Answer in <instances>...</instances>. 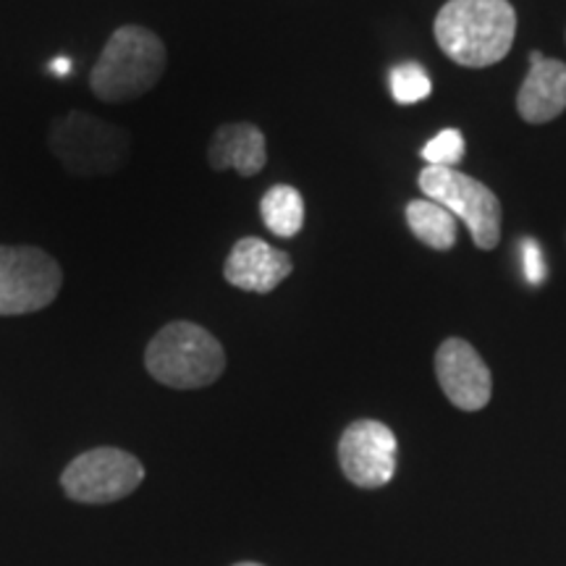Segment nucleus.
<instances>
[{
	"label": "nucleus",
	"instance_id": "1",
	"mask_svg": "<svg viewBox=\"0 0 566 566\" xmlns=\"http://www.w3.org/2000/svg\"><path fill=\"white\" fill-rule=\"evenodd\" d=\"M433 32L438 48L459 66L485 69L512 51L516 11L509 0H449Z\"/></svg>",
	"mask_w": 566,
	"mask_h": 566
},
{
	"label": "nucleus",
	"instance_id": "2",
	"mask_svg": "<svg viewBox=\"0 0 566 566\" xmlns=\"http://www.w3.org/2000/svg\"><path fill=\"white\" fill-rule=\"evenodd\" d=\"M163 40L145 27H122L111 34L90 74V87L103 103H132L147 95L166 74Z\"/></svg>",
	"mask_w": 566,
	"mask_h": 566
},
{
	"label": "nucleus",
	"instance_id": "3",
	"mask_svg": "<svg viewBox=\"0 0 566 566\" xmlns=\"http://www.w3.org/2000/svg\"><path fill=\"white\" fill-rule=\"evenodd\" d=\"M145 367L163 386L195 391L221 378L226 370V352L208 328L189 321H176L160 328L147 344Z\"/></svg>",
	"mask_w": 566,
	"mask_h": 566
},
{
	"label": "nucleus",
	"instance_id": "4",
	"mask_svg": "<svg viewBox=\"0 0 566 566\" xmlns=\"http://www.w3.org/2000/svg\"><path fill=\"white\" fill-rule=\"evenodd\" d=\"M48 142H51L55 158L76 176L118 171L126 166L132 145L129 132L76 111L55 118Z\"/></svg>",
	"mask_w": 566,
	"mask_h": 566
},
{
	"label": "nucleus",
	"instance_id": "5",
	"mask_svg": "<svg viewBox=\"0 0 566 566\" xmlns=\"http://www.w3.org/2000/svg\"><path fill=\"white\" fill-rule=\"evenodd\" d=\"M422 195L443 205L457 221L472 233L478 250H493L501 239V202L483 181L472 179L457 168L424 166L420 179Z\"/></svg>",
	"mask_w": 566,
	"mask_h": 566
},
{
	"label": "nucleus",
	"instance_id": "6",
	"mask_svg": "<svg viewBox=\"0 0 566 566\" xmlns=\"http://www.w3.org/2000/svg\"><path fill=\"white\" fill-rule=\"evenodd\" d=\"M63 286L59 260L38 247L0 244V315H30L55 302Z\"/></svg>",
	"mask_w": 566,
	"mask_h": 566
},
{
	"label": "nucleus",
	"instance_id": "7",
	"mask_svg": "<svg viewBox=\"0 0 566 566\" xmlns=\"http://www.w3.org/2000/svg\"><path fill=\"white\" fill-rule=\"evenodd\" d=\"M145 480V467L134 454L113 446L84 451L63 470L61 488L76 504H113L132 495Z\"/></svg>",
	"mask_w": 566,
	"mask_h": 566
},
{
	"label": "nucleus",
	"instance_id": "8",
	"mask_svg": "<svg viewBox=\"0 0 566 566\" xmlns=\"http://www.w3.org/2000/svg\"><path fill=\"white\" fill-rule=\"evenodd\" d=\"M338 464L352 485L378 491L388 485L399 464V441L394 430L378 420H357L338 441Z\"/></svg>",
	"mask_w": 566,
	"mask_h": 566
},
{
	"label": "nucleus",
	"instance_id": "9",
	"mask_svg": "<svg viewBox=\"0 0 566 566\" xmlns=\"http://www.w3.org/2000/svg\"><path fill=\"white\" fill-rule=\"evenodd\" d=\"M436 378L446 399L462 412H480L493 396V378L475 346L446 338L436 352Z\"/></svg>",
	"mask_w": 566,
	"mask_h": 566
},
{
	"label": "nucleus",
	"instance_id": "10",
	"mask_svg": "<svg viewBox=\"0 0 566 566\" xmlns=\"http://www.w3.org/2000/svg\"><path fill=\"white\" fill-rule=\"evenodd\" d=\"M292 271L294 263L286 252L275 250L258 237H247L233 244L223 265V279L242 292L271 294Z\"/></svg>",
	"mask_w": 566,
	"mask_h": 566
},
{
	"label": "nucleus",
	"instance_id": "11",
	"mask_svg": "<svg viewBox=\"0 0 566 566\" xmlns=\"http://www.w3.org/2000/svg\"><path fill=\"white\" fill-rule=\"evenodd\" d=\"M516 111L527 124H548L566 111V63L530 55V71L516 95Z\"/></svg>",
	"mask_w": 566,
	"mask_h": 566
},
{
	"label": "nucleus",
	"instance_id": "12",
	"mask_svg": "<svg viewBox=\"0 0 566 566\" xmlns=\"http://www.w3.org/2000/svg\"><path fill=\"white\" fill-rule=\"evenodd\" d=\"M208 163L216 171L233 168L239 176H258L268 163L265 134L254 124H226L212 134L208 147Z\"/></svg>",
	"mask_w": 566,
	"mask_h": 566
},
{
	"label": "nucleus",
	"instance_id": "13",
	"mask_svg": "<svg viewBox=\"0 0 566 566\" xmlns=\"http://www.w3.org/2000/svg\"><path fill=\"white\" fill-rule=\"evenodd\" d=\"M407 226L422 244L430 247V250L446 252L457 242V218L451 216L443 205H438L433 200L409 202Z\"/></svg>",
	"mask_w": 566,
	"mask_h": 566
},
{
	"label": "nucleus",
	"instance_id": "14",
	"mask_svg": "<svg viewBox=\"0 0 566 566\" xmlns=\"http://www.w3.org/2000/svg\"><path fill=\"white\" fill-rule=\"evenodd\" d=\"M260 216L268 231L281 239H292L302 231L304 226V200L289 184L271 187L260 202Z\"/></svg>",
	"mask_w": 566,
	"mask_h": 566
},
{
	"label": "nucleus",
	"instance_id": "15",
	"mask_svg": "<svg viewBox=\"0 0 566 566\" xmlns=\"http://www.w3.org/2000/svg\"><path fill=\"white\" fill-rule=\"evenodd\" d=\"M433 84H430L428 71L420 63H401L391 71V92L394 101L399 105H415L430 95Z\"/></svg>",
	"mask_w": 566,
	"mask_h": 566
},
{
	"label": "nucleus",
	"instance_id": "16",
	"mask_svg": "<svg viewBox=\"0 0 566 566\" xmlns=\"http://www.w3.org/2000/svg\"><path fill=\"white\" fill-rule=\"evenodd\" d=\"M422 158L428 160V166L438 168H454L459 160L464 158V137L459 129H443L436 134L433 139L424 145Z\"/></svg>",
	"mask_w": 566,
	"mask_h": 566
},
{
	"label": "nucleus",
	"instance_id": "17",
	"mask_svg": "<svg viewBox=\"0 0 566 566\" xmlns=\"http://www.w3.org/2000/svg\"><path fill=\"white\" fill-rule=\"evenodd\" d=\"M522 263H525V279L533 283V286H541V283L548 279L546 254L541 252L535 239H525V242H522Z\"/></svg>",
	"mask_w": 566,
	"mask_h": 566
},
{
	"label": "nucleus",
	"instance_id": "18",
	"mask_svg": "<svg viewBox=\"0 0 566 566\" xmlns=\"http://www.w3.org/2000/svg\"><path fill=\"white\" fill-rule=\"evenodd\" d=\"M51 71H55V74H59V76H66L69 71H71V61L69 59H55L51 63Z\"/></svg>",
	"mask_w": 566,
	"mask_h": 566
},
{
	"label": "nucleus",
	"instance_id": "19",
	"mask_svg": "<svg viewBox=\"0 0 566 566\" xmlns=\"http://www.w3.org/2000/svg\"><path fill=\"white\" fill-rule=\"evenodd\" d=\"M233 566H263V564H254V562H239V564H233Z\"/></svg>",
	"mask_w": 566,
	"mask_h": 566
}]
</instances>
